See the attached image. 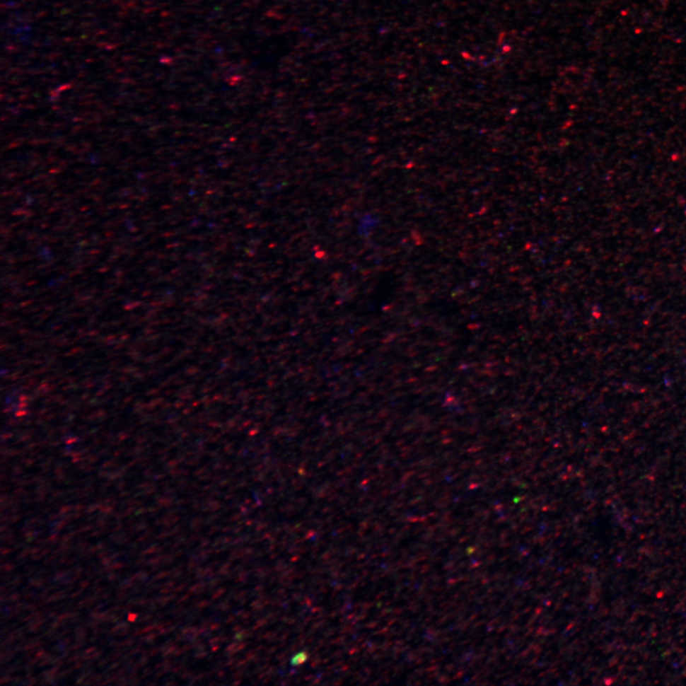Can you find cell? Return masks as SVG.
I'll return each mask as SVG.
<instances>
[{"mask_svg": "<svg viewBox=\"0 0 686 686\" xmlns=\"http://www.w3.org/2000/svg\"><path fill=\"white\" fill-rule=\"evenodd\" d=\"M307 656L306 653H300V654H296L295 657L293 658L292 663L293 665H301L304 661H306Z\"/></svg>", "mask_w": 686, "mask_h": 686, "instance_id": "1", "label": "cell"}]
</instances>
